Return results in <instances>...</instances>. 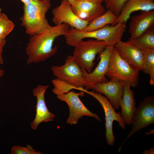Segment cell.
<instances>
[{"label":"cell","mask_w":154,"mask_h":154,"mask_svg":"<svg viewBox=\"0 0 154 154\" xmlns=\"http://www.w3.org/2000/svg\"><path fill=\"white\" fill-rule=\"evenodd\" d=\"M70 28L65 23L50 25L40 32L31 36L25 48L27 63L30 64L43 62L55 54L58 50L56 46H53L55 40L59 36L66 35Z\"/></svg>","instance_id":"6da1fadb"},{"label":"cell","mask_w":154,"mask_h":154,"mask_svg":"<svg viewBox=\"0 0 154 154\" xmlns=\"http://www.w3.org/2000/svg\"><path fill=\"white\" fill-rule=\"evenodd\" d=\"M127 27L126 23H118L114 25H107L99 29L92 31H83L70 27L64 36L66 43L74 47L80 41L90 38L105 42L107 46H114L121 40Z\"/></svg>","instance_id":"7a4b0ae2"},{"label":"cell","mask_w":154,"mask_h":154,"mask_svg":"<svg viewBox=\"0 0 154 154\" xmlns=\"http://www.w3.org/2000/svg\"><path fill=\"white\" fill-rule=\"evenodd\" d=\"M51 6L50 0H32L24 4L20 20L27 34L33 35L50 26L46 15Z\"/></svg>","instance_id":"3957f363"},{"label":"cell","mask_w":154,"mask_h":154,"mask_svg":"<svg viewBox=\"0 0 154 154\" xmlns=\"http://www.w3.org/2000/svg\"><path fill=\"white\" fill-rule=\"evenodd\" d=\"M139 71L122 58L114 47L106 76L115 78L135 87L138 84Z\"/></svg>","instance_id":"277c9868"},{"label":"cell","mask_w":154,"mask_h":154,"mask_svg":"<svg viewBox=\"0 0 154 154\" xmlns=\"http://www.w3.org/2000/svg\"><path fill=\"white\" fill-rule=\"evenodd\" d=\"M107 46L104 41L96 39L81 40L74 46L73 57L80 68L87 72L92 71L96 55Z\"/></svg>","instance_id":"5b68a950"},{"label":"cell","mask_w":154,"mask_h":154,"mask_svg":"<svg viewBox=\"0 0 154 154\" xmlns=\"http://www.w3.org/2000/svg\"><path fill=\"white\" fill-rule=\"evenodd\" d=\"M79 90L86 93L96 99L101 104L105 115L106 137L107 144L110 146L114 144L115 138L113 130V124L114 121H117L119 126L123 129L126 127L125 124L119 113H116L108 99L100 93L93 91H88L84 88H80Z\"/></svg>","instance_id":"8992f818"},{"label":"cell","mask_w":154,"mask_h":154,"mask_svg":"<svg viewBox=\"0 0 154 154\" xmlns=\"http://www.w3.org/2000/svg\"><path fill=\"white\" fill-rule=\"evenodd\" d=\"M53 75L75 88H84L85 81L83 70L74 59L72 56H68L64 64L60 66H53L51 68Z\"/></svg>","instance_id":"52a82bcc"},{"label":"cell","mask_w":154,"mask_h":154,"mask_svg":"<svg viewBox=\"0 0 154 154\" xmlns=\"http://www.w3.org/2000/svg\"><path fill=\"white\" fill-rule=\"evenodd\" d=\"M154 123V98L149 96L145 98L136 108L131 124L132 129L119 147L118 152L126 141L133 134Z\"/></svg>","instance_id":"ba28073f"},{"label":"cell","mask_w":154,"mask_h":154,"mask_svg":"<svg viewBox=\"0 0 154 154\" xmlns=\"http://www.w3.org/2000/svg\"><path fill=\"white\" fill-rule=\"evenodd\" d=\"M84 95V92L82 91L76 93L71 91L56 95L58 99L65 102L68 106L69 114L66 121L67 124H76L84 116L94 117L98 121H101L99 116L90 111L81 101L79 96Z\"/></svg>","instance_id":"9c48e42d"},{"label":"cell","mask_w":154,"mask_h":154,"mask_svg":"<svg viewBox=\"0 0 154 154\" xmlns=\"http://www.w3.org/2000/svg\"><path fill=\"white\" fill-rule=\"evenodd\" d=\"M114 46H106L100 54V60L95 69L90 73L82 69L83 76L86 83L84 88L88 90L91 89L95 84L108 81L109 80L106 76Z\"/></svg>","instance_id":"30bf717a"},{"label":"cell","mask_w":154,"mask_h":154,"mask_svg":"<svg viewBox=\"0 0 154 154\" xmlns=\"http://www.w3.org/2000/svg\"><path fill=\"white\" fill-rule=\"evenodd\" d=\"M52 13V20L56 25L65 23L71 27L82 31L90 23L80 19L75 14L67 0H62L60 5L53 9Z\"/></svg>","instance_id":"8fae6325"},{"label":"cell","mask_w":154,"mask_h":154,"mask_svg":"<svg viewBox=\"0 0 154 154\" xmlns=\"http://www.w3.org/2000/svg\"><path fill=\"white\" fill-rule=\"evenodd\" d=\"M124 82L115 78L94 85L91 89L106 96L115 110H118L123 95Z\"/></svg>","instance_id":"7c38bea8"},{"label":"cell","mask_w":154,"mask_h":154,"mask_svg":"<svg viewBox=\"0 0 154 154\" xmlns=\"http://www.w3.org/2000/svg\"><path fill=\"white\" fill-rule=\"evenodd\" d=\"M48 85H38L33 90V96L37 98L36 114L35 117L31 123V127L36 130L38 125L42 122L53 121L55 115L48 110L45 103L44 95Z\"/></svg>","instance_id":"4fadbf2b"},{"label":"cell","mask_w":154,"mask_h":154,"mask_svg":"<svg viewBox=\"0 0 154 154\" xmlns=\"http://www.w3.org/2000/svg\"><path fill=\"white\" fill-rule=\"evenodd\" d=\"M121 57L131 66L142 70L144 55L141 50L128 42L120 40L114 46Z\"/></svg>","instance_id":"5bb4252c"},{"label":"cell","mask_w":154,"mask_h":154,"mask_svg":"<svg viewBox=\"0 0 154 154\" xmlns=\"http://www.w3.org/2000/svg\"><path fill=\"white\" fill-rule=\"evenodd\" d=\"M71 6L73 11L79 18L90 23L106 11L102 4L85 0H78Z\"/></svg>","instance_id":"9a60e30c"},{"label":"cell","mask_w":154,"mask_h":154,"mask_svg":"<svg viewBox=\"0 0 154 154\" xmlns=\"http://www.w3.org/2000/svg\"><path fill=\"white\" fill-rule=\"evenodd\" d=\"M154 24V10L141 11L131 18L128 30L130 37L134 38L140 35Z\"/></svg>","instance_id":"2e32d148"},{"label":"cell","mask_w":154,"mask_h":154,"mask_svg":"<svg viewBox=\"0 0 154 154\" xmlns=\"http://www.w3.org/2000/svg\"><path fill=\"white\" fill-rule=\"evenodd\" d=\"M154 10V0H127L113 25L118 23H126L134 12Z\"/></svg>","instance_id":"e0dca14e"},{"label":"cell","mask_w":154,"mask_h":154,"mask_svg":"<svg viewBox=\"0 0 154 154\" xmlns=\"http://www.w3.org/2000/svg\"><path fill=\"white\" fill-rule=\"evenodd\" d=\"M130 87L129 84L124 83L123 94L120 104L121 110V116L125 124L128 125L131 124L136 108L134 93Z\"/></svg>","instance_id":"ac0fdd59"},{"label":"cell","mask_w":154,"mask_h":154,"mask_svg":"<svg viewBox=\"0 0 154 154\" xmlns=\"http://www.w3.org/2000/svg\"><path fill=\"white\" fill-rule=\"evenodd\" d=\"M127 41L141 50L154 48V25L137 37H129Z\"/></svg>","instance_id":"d6986e66"},{"label":"cell","mask_w":154,"mask_h":154,"mask_svg":"<svg viewBox=\"0 0 154 154\" xmlns=\"http://www.w3.org/2000/svg\"><path fill=\"white\" fill-rule=\"evenodd\" d=\"M117 16L110 10L107 9L105 13L90 22L82 31H89L96 30L109 24L113 25Z\"/></svg>","instance_id":"ffe728a7"},{"label":"cell","mask_w":154,"mask_h":154,"mask_svg":"<svg viewBox=\"0 0 154 154\" xmlns=\"http://www.w3.org/2000/svg\"><path fill=\"white\" fill-rule=\"evenodd\" d=\"M144 61L142 71L149 75L150 84L154 85V48H148L143 50Z\"/></svg>","instance_id":"44dd1931"},{"label":"cell","mask_w":154,"mask_h":154,"mask_svg":"<svg viewBox=\"0 0 154 154\" xmlns=\"http://www.w3.org/2000/svg\"><path fill=\"white\" fill-rule=\"evenodd\" d=\"M15 27L13 22L4 13L0 15V40L6 37L12 31Z\"/></svg>","instance_id":"7402d4cb"},{"label":"cell","mask_w":154,"mask_h":154,"mask_svg":"<svg viewBox=\"0 0 154 154\" xmlns=\"http://www.w3.org/2000/svg\"><path fill=\"white\" fill-rule=\"evenodd\" d=\"M51 82L53 86L52 91L56 96L66 93L72 89H75L74 87L57 78L52 80Z\"/></svg>","instance_id":"603a6c76"},{"label":"cell","mask_w":154,"mask_h":154,"mask_svg":"<svg viewBox=\"0 0 154 154\" xmlns=\"http://www.w3.org/2000/svg\"><path fill=\"white\" fill-rule=\"evenodd\" d=\"M127 0H109L106 4V8L117 15H119L121 9Z\"/></svg>","instance_id":"cb8c5ba5"},{"label":"cell","mask_w":154,"mask_h":154,"mask_svg":"<svg viewBox=\"0 0 154 154\" xmlns=\"http://www.w3.org/2000/svg\"><path fill=\"white\" fill-rule=\"evenodd\" d=\"M12 154H41L40 152L37 151L29 145L26 147L15 145L12 147L11 149Z\"/></svg>","instance_id":"d4e9b609"},{"label":"cell","mask_w":154,"mask_h":154,"mask_svg":"<svg viewBox=\"0 0 154 154\" xmlns=\"http://www.w3.org/2000/svg\"><path fill=\"white\" fill-rule=\"evenodd\" d=\"M6 43L5 39L0 40V64L4 63V60L2 56L3 48Z\"/></svg>","instance_id":"484cf974"},{"label":"cell","mask_w":154,"mask_h":154,"mask_svg":"<svg viewBox=\"0 0 154 154\" xmlns=\"http://www.w3.org/2000/svg\"><path fill=\"white\" fill-rule=\"evenodd\" d=\"M154 153V147H151L149 150L147 149L143 151V154H153Z\"/></svg>","instance_id":"4316f807"},{"label":"cell","mask_w":154,"mask_h":154,"mask_svg":"<svg viewBox=\"0 0 154 154\" xmlns=\"http://www.w3.org/2000/svg\"><path fill=\"white\" fill-rule=\"evenodd\" d=\"M92 2L97 3L101 4L104 2V0H85Z\"/></svg>","instance_id":"83f0119b"},{"label":"cell","mask_w":154,"mask_h":154,"mask_svg":"<svg viewBox=\"0 0 154 154\" xmlns=\"http://www.w3.org/2000/svg\"><path fill=\"white\" fill-rule=\"evenodd\" d=\"M70 3L71 5H74L78 0H67Z\"/></svg>","instance_id":"f1b7e54d"},{"label":"cell","mask_w":154,"mask_h":154,"mask_svg":"<svg viewBox=\"0 0 154 154\" xmlns=\"http://www.w3.org/2000/svg\"><path fill=\"white\" fill-rule=\"evenodd\" d=\"M4 74V70L0 68V78Z\"/></svg>","instance_id":"f546056e"},{"label":"cell","mask_w":154,"mask_h":154,"mask_svg":"<svg viewBox=\"0 0 154 154\" xmlns=\"http://www.w3.org/2000/svg\"><path fill=\"white\" fill-rule=\"evenodd\" d=\"M24 4L27 3L32 0H20Z\"/></svg>","instance_id":"4dcf8cb0"},{"label":"cell","mask_w":154,"mask_h":154,"mask_svg":"<svg viewBox=\"0 0 154 154\" xmlns=\"http://www.w3.org/2000/svg\"><path fill=\"white\" fill-rule=\"evenodd\" d=\"M154 133V129L151 130H150V131L149 133H146L145 134L147 135L148 134H150Z\"/></svg>","instance_id":"1f68e13d"},{"label":"cell","mask_w":154,"mask_h":154,"mask_svg":"<svg viewBox=\"0 0 154 154\" xmlns=\"http://www.w3.org/2000/svg\"><path fill=\"white\" fill-rule=\"evenodd\" d=\"M108 0H104V2L105 3V4H106L107 3Z\"/></svg>","instance_id":"d6a6232c"},{"label":"cell","mask_w":154,"mask_h":154,"mask_svg":"<svg viewBox=\"0 0 154 154\" xmlns=\"http://www.w3.org/2000/svg\"><path fill=\"white\" fill-rule=\"evenodd\" d=\"M2 14L1 12V9L0 8V15H1V14Z\"/></svg>","instance_id":"836d02e7"}]
</instances>
